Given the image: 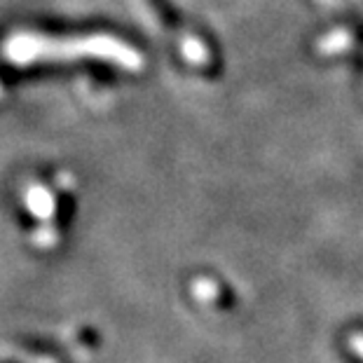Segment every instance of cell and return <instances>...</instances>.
<instances>
[{
	"label": "cell",
	"mask_w": 363,
	"mask_h": 363,
	"mask_svg": "<svg viewBox=\"0 0 363 363\" xmlns=\"http://www.w3.org/2000/svg\"><path fill=\"white\" fill-rule=\"evenodd\" d=\"M352 347H354V352H357L359 357L363 359V335H357V337H352Z\"/></svg>",
	"instance_id": "obj_1"
}]
</instances>
